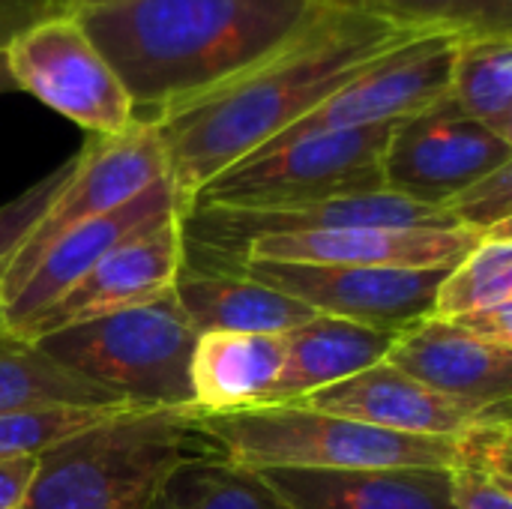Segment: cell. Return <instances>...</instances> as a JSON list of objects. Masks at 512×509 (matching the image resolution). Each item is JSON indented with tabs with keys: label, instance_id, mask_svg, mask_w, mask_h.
Returning <instances> with one entry per match:
<instances>
[{
	"label": "cell",
	"instance_id": "obj_1",
	"mask_svg": "<svg viewBox=\"0 0 512 509\" xmlns=\"http://www.w3.org/2000/svg\"><path fill=\"white\" fill-rule=\"evenodd\" d=\"M426 30L402 27L348 0L321 9L279 48L156 120L180 216L201 186L291 129L384 54Z\"/></svg>",
	"mask_w": 512,
	"mask_h": 509
},
{
	"label": "cell",
	"instance_id": "obj_2",
	"mask_svg": "<svg viewBox=\"0 0 512 509\" xmlns=\"http://www.w3.org/2000/svg\"><path fill=\"white\" fill-rule=\"evenodd\" d=\"M324 0H117L78 21L120 75L138 120H156L291 39Z\"/></svg>",
	"mask_w": 512,
	"mask_h": 509
},
{
	"label": "cell",
	"instance_id": "obj_3",
	"mask_svg": "<svg viewBox=\"0 0 512 509\" xmlns=\"http://www.w3.org/2000/svg\"><path fill=\"white\" fill-rule=\"evenodd\" d=\"M207 453L219 450L195 408L132 405L45 450L24 509H147L177 465Z\"/></svg>",
	"mask_w": 512,
	"mask_h": 509
},
{
	"label": "cell",
	"instance_id": "obj_4",
	"mask_svg": "<svg viewBox=\"0 0 512 509\" xmlns=\"http://www.w3.org/2000/svg\"><path fill=\"white\" fill-rule=\"evenodd\" d=\"M204 435L246 471H360V468H441L459 465V444L447 438L399 435L300 405H255L225 414H198Z\"/></svg>",
	"mask_w": 512,
	"mask_h": 509
},
{
	"label": "cell",
	"instance_id": "obj_5",
	"mask_svg": "<svg viewBox=\"0 0 512 509\" xmlns=\"http://www.w3.org/2000/svg\"><path fill=\"white\" fill-rule=\"evenodd\" d=\"M198 333L174 291L96 321L36 339L33 345L72 375L141 408H192L189 360Z\"/></svg>",
	"mask_w": 512,
	"mask_h": 509
},
{
	"label": "cell",
	"instance_id": "obj_6",
	"mask_svg": "<svg viewBox=\"0 0 512 509\" xmlns=\"http://www.w3.org/2000/svg\"><path fill=\"white\" fill-rule=\"evenodd\" d=\"M393 123L303 135L264 147L216 174L192 204L204 207H294L345 195L384 192L381 159ZM189 204V207H192Z\"/></svg>",
	"mask_w": 512,
	"mask_h": 509
},
{
	"label": "cell",
	"instance_id": "obj_7",
	"mask_svg": "<svg viewBox=\"0 0 512 509\" xmlns=\"http://www.w3.org/2000/svg\"><path fill=\"white\" fill-rule=\"evenodd\" d=\"M165 177L168 159L156 123L135 120L120 135H90L75 153L72 174L6 261L0 273V306L18 294L33 267L63 234L117 210Z\"/></svg>",
	"mask_w": 512,
	"mask_h": 509
},
{
	"label": "cell",
	"instance_id": "obj_8",
	"mask_svg": "<svg viewBox=\"0 0 512 509\" xmlns=\"http://www.w3.org/2000/svg\"><path fill=\"white\" fill-rule=\"evenodd\" d=\"M3 54L18 90L33 93L90 135H120L138 120L120 75L93 45L75 12L24 30Z\"/></svg>",
	"mask_w": 512,
	"mask_h": 509
},
{
	"label": "cell",
	"instance_id": "obj_9",
	"mask_svg": "<svg viewBox=\"0 0 512 509\" xmlns=\"http://www.w3.org/2000/svg\"><path fill=\"white\" fill-rule=\"evenodd\" d=\"M512 162V144L501 141L450 96L393 123L381 174L384 189L420 204L441 207L474 180Z\"/></svg>",
	"mask_w": 512,
	"mask_h": 509
},
{
	"label": "cell",
	"instance_id": "obj_10",
	"mask_svg": "<svg viewBox=\"0 0 512 509\" xmlns=\"http://www.w3.org/2000/svg\"><path fill=\"white\" fill-rule=\"evenodd\" d=\"M456 42L459 33L447 30H426L408 39L264 147H276L318 132L387 126L435 105L450 90Z\"/></svg>",
	"mask_w": 512,
	"mask_h": 509
},
{
	"label": "cell",
	"instance_id": "obj_11",
	"mask_svg": "<svg viewBox=\"0 0 512 509\" xmlns=\"http://www.w3.org/2000/svg\"><path fill=\"white\" fill-rule=\"evenodd\" d=\"M234 270L300 300L315 315L342 318L381 333H399L432 312L435 291L450 267L396 270L246 261Z\"/></svg>",
	"mask_w": 512,
	"mask_h": 509
},
{
	"label": "cell",
	"instance_id": "obj_12",
	"mask_svg": "<svg viewBox=\"0 0 512 509\" xmlns=\"http://www.w3.org/2000/svg\"><path fill=\"white\" fill-rule=\"evenodd\" d=\"M174 216H180V204L171 180L165 177L150 189H144L141 195H135L132 201L120 204L117 210L96 216L63 234L42 255V261L33 267L27 282L18 288V294L6 306H0L3 333L21 339L27 327L36 318H42L60 297H66L93 267H99L105 255H111L126 240H135L159 228Z\"/></svg>",
	"mask_w": 512,
	"mask_h": 509
},
{
	"label": "cell",
	"instance_id": "obj_13",
	"mask_svg": "<svg viewBox=\"0 0 512 509\" xmlns=\"http://www.w3.org/2000/svg\"><path fill=\"white\" fill-rule=\"evenodd\" d=\"M186 264V243L180 216L159 228L126 240L99 267H93L66 297H60L42 318H36L21 339L36 342L48 333L96 321L132 306H144L168 291Z\"/></svg>",
	"mask_w": 512,
	"mask_h": 509
},
{
	"label": "cell",
	"instance_id": "obj_14",
	"mask_svg": "<svg viewBox=\"0 0 512 509\" xmlns=\"http://www.w3.org/2000/svg\"><path fill=\"white\" fill-rule=\"evenodd\" d=\"M384 360L474 411L512 408V348L483 342L456 321L426 315L408 324L393 333Z\"/></svg>",
	"mask_w": 512,
	"mask_h": 509
},
{
	"label": "cell",
	"instance_id": "obj_15",
	"mask_svg": "<svg viewBox=\"0 0 512 509\" xmlns=\"http://www.w3.org/2000/svg\"><path fill=\"white\" fill-rule=\"evenodd\" d=\"M480 237L468 228H336L279 234L249 243L237 264H324V267H453ZM234 264V267H237Z\"/></svg>",
	"mask_w": 512,
	"mask_h": 509
},
{
	"label": "cell",
	"instance_id": "obj_16",
	"mask_svg": "<svg viewBox=\"0 0 512 509\" xmlns=\"http://www.w3.org/2000/svg\"><path fill=\"white\" fill-rule=\"evenodd\" d=\"M294 405L309 408V411H324L336 414L345 420H357L375 429L399 432V435H423V438H447L459 441L468 429H474L483 417L512 411H474L468 405H459L411 375L399 372L393 363L381 360L333 387L315 390Z\"/></svg>",
	"mask_w": 512,
	"mask_h": 509
},
{
	"label": "cell",
	"instance_id": "obj_17",
	"mask_svg": "<svg viewBox=\"0 0 512 509\" xmlns=\"http://www.w3.org/2000/svg\"><path fill=\"white\" fill-rule=\"evenodd\" d=\"M288 509H456L441 468L255 471Z\"/></svg>",
	"mask_w": 512,
	"mask_h": 509
},
{
	"label": "cell",
	"instance_id": "obj_18",
	"mask_svg": "<svg viewBox=\"0 0 512 509\" xmlns=\"http://www.w3.org/2000/svg\"><path fill=\"white\" fill-rule=\"evenodd\" d=\"M174 297L198 336L201 333L285 336L315 315L300 300L273 291L234 267H207L192 261L183 264L174 282Z\"/></svg>",
	"mask_w": 512,
	"mask_h": 509
},
{
	"label": "cell",
	"instance_id": "obj_19",
	"mask_svg": "<svg viewBox=\"0 0 512 509\" xmlns=\"http://www.w3.org/2000/svg\"><path fill=\"white\" fill-rule=\"evenodd\" d=\"M282 339V372L261 405H294L315 390L333 387L381 363L390 351L393 333L369 330L330 315H312Z\"/></svg>",
	"mask_w": 512,
	"mask_h": 509
},
{
	"label": "cell",
	"instance_id": "obj_20",
	"mask_svg": "<svg viewBox=\"0 0 512 509\" xmlns=\"http://www.w3.org/2000/svg\"><path fill=\"white\" fill-rule=\"evenodd\" d=\"M285 360V339L267 333H201L189 360L192 408L225 414L261 405Z\"/></svg>",
	"mask_w": 512,
	"mask_h": 509
},
{
	"label": "cell",
	"instance_id": "obj_21",
	"mask_svg": "<svg viewBox=\"0 0 512 509\" xmlns=\"http://www.w3.org/2000/svg\"><path fill=\"white\" fill-rule=\"evenodd\" d=\"M447 96L465 117L512 144V33L459 36Z\"/></svg>",
	"mask_w": 512,
	"mask_h": 509
},
{
	"label": "cell",
	"instance_id": "obj_22",
	"mask_svg": "<svg viewBox=\"0 0 512 509\" xmlns=\"http://www.w3.org/2000/svg\"><path fill=\"white\" fill-rule=\"evenodd\" d=\"M57 405L111 408L129 402L57 366L33 342L0 330V414Z\"/></svg>",
	"mask_w": 512,
	"mask_h": 509
},
{
	"label": "cell",
	"instance_id": "obj_23",
	"mask_svg": "<svg viewBox=\"0 0 512 509\" xmlns=\"http://www.w3.org/2000/svg\"><path fill=\"white\" fill-rule=\"evenodd\" d=\"M147 509H288L255 474L222 453H207L177 465Z\"/></svg>",
	"mask_w": 512,
	"mask_h": 509
},
{
	"label": "cell",
	"instance_id": "obj_24",
	"mask_svg": "<svg viewBox=\"0 0 512 509\" xmlns=\"http://www.w3.org/2000/svg\"><path fill=\"white\" fill-rule=\"evenodd\" d=\"M501 306H512V225L480 237L444 273L429 315L453 321Z\"/></svg>",
	"mask_w": 512,
	"mask_h": 509
},
{
	"label": "cell",
	"instance_id": "obj_25",
	"mask_svg": "<svg viewBox=\"0 0 512 509\" xmlns=\"http://www.w3.org/2000/svg\"><path fill=\"white\" fill-rule=\"evenodd\" d=\"M411 30L512 33V0H348Z\"/></svg>",
	"mask_w": 512,
	"mask_h": 509
},
{
	"label": "cell",
	"instance_id": "obj_26",
	"mask_svg": "<svg viewBox=\"0 0 512 509\" xmlns=\"http://www.w3.org/2000/svg\"><path fill=\"white\" fill-rule=\"evenodd\" d=\"M126 408H132V405H111V408L57 405V408H24V411L0 414V462L42 456L54 444H60V441H66V438H72Z\"/></svg>",
	"mask_w": 512,
	"mask_h": 509
},
{
	"label": "cell",
	"instance_id": "obj_27",
	"mask_svg": "<svg viewBox=\"0 0 512 509\" xmlns=\"http://www.w3.org/2000/svg\"><path fill=\"white\" fill-rule=\"evenodd\" d=\"M456 228L492 234L512 225V162L474 180L459 195L441 204Z\"/></svg>",
	"mask_w": 512,
	"mask_h": 509
},
{
	"label": "cell",
	"instance_id": "obj_28",
	"mask_svg": "<svg viewBox=\"0 0 512 509\" xmlns=\"http://www.w3.org/2000/svg\"><path fill=\"white\" fill-rule=\"evenodd\" d=\"M72 165H75V156L57 165L54 171H48L42 180H36L30 189H24L12 201L0 204V273L6 261L12 258V252L21 246V240L27 237V231L39 222V216L51 204L57 189L66 183V177L72 174Z\"/></svg>",
	"mask_w": 512,
	"mask_h": 509
},
{
	"label": "cell",
	"instance_id": "obj_29",
	"mask_svg": "<svg viewBox=\"0 0 512 509\" xmlns=\"http://www.w3.org/2000/svg\"><path fill=\"white\" fill-rule=\"evenodd\" d=\"M450 474V501L456 509H512V486L474 468L456 465Z\"/></svg>",
	"mask_w": 512,
	"mask_h": 509
},
{
	"label": "cell",
	"instance_id": "obj_30",
	"mask_svg": "<svg viewBox=\"0 0 512 509\" xmlns=\"http://www.w3.org/2000/svg\"><path fill=\"white\" fill-rule=\"evenodd\" d=\"M72 12V0H0V51L24 30Z\"/></svg>",
	"mask_w": 512,
	"mask_h": 509
},
{
	"label": "cell",
	"instance_id": "obj_31",
	"mask_svg": "<svg viewBox=\"0 0 512 509\" xmlns=\"http://www.w3.org/2000/svg\"><path fill=\"white\" fill-rule=\"evenodd\" d=\"M36 462L39 456L0 462V509H24L36 477Z\"/></svg>",
	"mask_w": 512,
	"mask_h": 509
},
{
	"label": "cell",
	"instance_id": "obj_32",
	"mask_svg": "<svg viewBox=\"0 0 512 509\" xmlns=\"http://www.w3.org/2000/svg\"><path fill=\"white\" fill-rule=\"evenodd\" d=\"M453 321L462 324L465 330H471L474 336H480L483 342L512 348V306L477 312V315H468V318H453Z\"/></svg>",
	"mask_w": 512,
	"mask_h": 509
},
{
	"label": "cell",
	"instance_id": "obj_33",
	"mask_svg": "<svg viewBox=\"0 0 512 509\" xmlns=\"http://www.w3.org/2000/svg\"><path fill=\"white\" fill-rule=\"evenodd\" d=\"M12 90H18V87H15V81H12V75H9L6 54L0 51V93H12Z\"/></svg>",
	"mask_w": 512,
	"mask_h": 509
},
{
	"label": "cell",
	"instance_id": "obj_34",
	"mask_svg": "<svg viewBox=\"0 0 512 509\" xmlns=\"http://www.w3.org/2000/svg\"><path fill=\"white\" fill-rule=\"evenodd\" d=\"M105 3H117V0H72V9H87V6H105Z\"/></svg>",
	"mask_w": 512,
	"mask_h": 509
},
{
	"label": "cell",
	"instance_id": "obj_35",
	"mask_svg": "<svg viewBox=\"0 0 512 509\" xmlns=\"http://www.w3.org/2000/svg\"><path fill=\"white\" fill-rule=\"evenodd\" d=\"M0 330H3V324H0Z\"/></svg>",
	"mask_w": 512,
	"mask_h": 509
}]
</instances>
